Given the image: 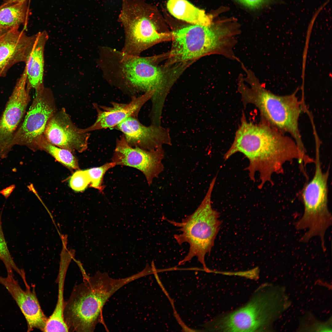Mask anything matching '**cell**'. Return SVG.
Wrapping results in <instances>:
<instances>
[{
	"instance_id": "cell-1",
	"label": "cell",
	"mask_w": 332,
	"mask_h": 332,
	"mask_svg": "<svg viewBox=\"0 0 332 332\" xmlns=\"http://www.w3.org/2000/svg\"><path fill=\"white\" fill-rule=\"evenodd\" d=\"M238 152L249 160L245 169L248 171L251 180L255 182V172H259V189L267 182L273 185L272 176L283 173L286 163L296 160L299 162L301 159L297 144L291 136L263 121L259 124L248 122L244 116L233 142L224 154V160Z\"/></svg>"
},
{
	"instance_id": "cell-2",
	"label": "cell",
	"mask_w": 332,
	"mask_h": 332,
	"mask_svg": "<svg viewBox=\"0 0 332 332\" xmlns=\"http://www.w3.org/2000/svg\"><path fill=\"white\" fill-rule=\"evenodd\" d=\"M83 282L73 288L68 301L65 302L63 317L69 331L93 332L97 325H105L102 316L104 305L121 287L143 277L142 271L119 279L110 277L106 272L97 271L93 276L79 267Z\"/></svg>"
},
{
	"instance_id": "cell-3",
	"label": "cell",
	"mask_w": 332,
	"mask_h": 332,
	"mask_svg": "<svg viewBox=\"0 0 332 332\" xmlns=\"http://www.w3.org/2000/svg\"><path fill=\"white\" fill-rule=\"evenodd\" d=\"M238 81V89L244 106L255 105L260 112L262 121L280 132L288 133L296 143L302 156L306 155L299 129L298 121L302 110L296 92L279 96L266 89L251 70Z\"/></svg>"
},
{
	"instance_id": "cell-4",
	"label": "cell",
	"mask_w": 332,
	"mask_h": 332,
	"mask_svg": "<svg viewBox=\"0 0 332 332\" xmlns=\"http://www.w3.org/2000/svg\"><path fill=\"white\" fill-rule=\"evenodd\" d=\"M239 32L236 27L221 22L209 26H189L172 33L170 54L177 61L190 60L208 54L238 61L234 49Z\"/></svg>"
},
{
	"instance_id": "cell-5",
	"label": "cell",
	"mask_w": 332,
	"mask_h": 332,
	"mask_svg": "<svg viewBox=\"0 0 332 332\" xmlns=\"http://www.w3.org/2000/svg\"><path fill=\"white\" fill-rule=\"evenodd\" d=\"M216 178L215 176L212 179L204 199L193 213L180 222L165 219L180 228L182 233L174 236L179 244L186 242L189 245L188 254L179 265L184 264L196 257L205 270L210 272L206 266L205 257L207 254L210 253L222 223L219 219V212L213 209L211 205V195Z\"/></svg>"
},
{
	"instance_id": "cell-6",
	"label": "cell",
	"mask_w": 332,
	"mask_h": 332,
	"mask_svg": "<svg viewBox=\"0 0 332 332\" xmlns=\"http://www.w3.org/2000/svg\"><path fill=\"white\" fill-rule=\"evenodd\" d=\"M315 172L312 179L305 185L301 198L304 206L302 217L294 223L297 230L307 229L300 240L307 243L312 237L318 236L321 244H325V233L332 225V215L328 206V180L329 167L323 172L320 160L319 150L315 152Z\"/></svg>"
},
{
	"instance_id": "cell-7",
	"label": "cell",
	"mask_w": 332,
	"mask_h": 332,
	"mask_svg": "<svg viewBox=\"0 0 332 332\" xmlns=\"http://www.w3.org/2000/svg\"><path fill=\"white\" fill-rule=\"evenodd\" d=\"M257 289L245 305L215 319L211 329L222 332L265 331L275 317V295L270 287Z\"/></svg>"
},
{
	"instance_id": "cell-8",
	"label": "cell",
	"mask_w": 332,
	"mask_h": 332,
	"mask_svg": "<svg viewBox=\"0 0 332 332\" xmlns=\"http://www.w3.org/2000/svg\"><path fill=\"white\" fill-rule=\"evenodd\" d=\"M146 12L140 0L123 1L118 19L123 26L125 34L123 52L138 56L143 50L169 37V34L157 31Z\"/></svg>"
},
{
	"instance_id": "cell-9",
	"label": "cell",
	"mask_w": 332,
	"mask_h": 332,
	"mask_svg": "<svg viewBox=\"0 0 332 332\" xmlns=\"http://www.w3.org/2000/svg\"><path fill=\"white\" fill-rule=\"evenodd\" d=\"M35 92L32 103L13 141V146H25L34 151L38 150L47 122L57 110L50 89L44 86Z\"/></svg>"
},
{
	"instance_id": "cell-10",
	"label": "cell",
	"mask_w": 332,
	"mask_h": 332,
	"mask_svg": "<svg viewBox=\"0 0 332 332\" xmlns=\"http://www.w3.org/2000/svg\"><path fill=\"white\" fill-rule=\"evenodd\" d=\"M30 90L27 88L26 74L24 70L18 80L0 118V158L7 156L14 146L15 133L30 100Z\"/></svg>"
},
{
	"instance_id": "cell-11",
	"label": "cell",
	"mask_w": 332,
	"mask_h": 332,
	"mask_svg": "<svg viewBox=\"0 0 332 332\" xmlns=\"http://www.w3.org/2000/svg\"><path fill=\"white\" fill-rule=\"evenodd\" d=\"M164 152L162 148L147 150L132 147L126 142L124 135L116 141L112 162L116 165L136 168L144 175L149 186L164 170L162 160Z\"/></svg>"
},
{
	"instance_id": "cell-12",
	"label": "cell",
	"mask_w": 332,
	"mask_h": 332,
	"mask_svg": "<svg viewBox=\"0 0 332 332\" xmlns=\"http://www.w3.org/2000/svg\"><path fill=\"white\" fill-rule=\"evenodd\" d=\"M121 74L131 85L145 92L152 91L158 96L166 89L165 79L161 70L149 59L121 53Z\"/></svg>"
},
{
	"instance_id": "cell-13",
	"label": "cell",
	"mask_w": 332,
	"mask_h": 332,
	"mask_svg": "<svg viewBox=\"0 0 332 332\" xmlns=\"http://www.w3.org/2000/svg\"><path fill=\"white\" fill-rule=\"evenodd\" d=\"M51 144L72 152H81L88 148L89 132H83L73 123L65 109L57 110L49 120L44 131Z\"/></svg>"
},
{
	"instance_id": "cell-14",
	"label": "cell",
	"mask_w": 332,
	"mask_h": 332,
	"mask_svg": "<svg viewBox=\"0 0 332 332\" xmlns=\"http://www.w3.org/2000/svg\"><path fill=\"white\" fill-rule=\"evenodd\" d=\"M0 284L7 289L15 301L26 321L27 331L37 329L43 331L48 318L43 312L34 288L30 289L27 283L23 290L13 274H7L6 277L0 276Z\"/></svg>"
},
{
	"instance_id": "cell-15",
	"label": "cell",
	"mask_w": 332,
	"mask_h": 332,
	"mask_svg": "<svg viewBox=\"0 0 332 332\" xmlns=\"http://www.w3.org/2000/svg\"><path fill=\"white\" fill-rule=\"evenodd\" d=\"M115 127L123 132L127 143L132 147L151 150L172 144L167 128L152 124L145 126L136 117H128Z\"/></svg>"
},
{
	"instance_id": "cell-16",
	"label": "cell",
	"mask_w": 332,
	"mask_h": 332,
	"mask_svg": "<svg viewBox=\"0 0 332 332\" xmlns=\"http://www.w3.org/2000/svg\"><path fill=\"white\" fill-rule=\"evenodd\" d=\"M18 29L9 30L0 37V77L20 62L26 63L32 50L37 34L27 35Z\"/></svg>"
},
{
	"instance_id": "cell-17",
	"label": "cell",
	"mask_w": 332,
	"mask_h": 332,
	"mask_svg": "<svg viewBox=\"0 0 332 332\" xmlns=\"http://www.w3.org/2000/svg\"><path fill=\"white\" fill-rule=\"evenodd\" d=\"M153 92L148 91L142 95L132 97L128 103H120L113 102L111 107L101 106V109L96 104L93 105L97 112V119L93 124L89 127L82 129L84 132L102 129L115 127L130 117H136L143 106L151 99Z\"/></svg>"
},
{
	"instance_id": "cell-18",
	"label": "cell",
	"mask_w": 332,
	"mask_h": 332,
	"mask_svg": "<svg viewBox=\"0 0 332 332\" xmlns=\"http://www.w3.org/2000/svg\"><path fill=\"white\" fill-rule=\"evenodd\" d=\"M36 39L32 50L26 63V86L30 90H36L44 86V53L49 36L45 31L36 34Z\"/></svg>"
},
{
	"instance_id": "cell-19",
	"label": "cell",
	"mask_w": 332,
	"mask_h": 332,
	"mask_svg": "<svg viewBox=\"0 0 332 332\" xmlns=\"http://www.w3.org/2000/svg\"><path fill=\"white\" fill-rule=\"evenodd\" d=\"M167 6L174 17L193 25L209 26L213 23L212 15L206 14L187 0H168Z\"/></svg>"
},
{
	"instance_id": "cell-20",
	"label": "cell",
	"mask_w": 332,
	"mask_h": 332,
	"mask_svg": "<svg viewBox=\"0 0 332 332\" xmlns=\"http://www.w3.org/2000/svg\"><path fill=\"white\" fill-rule=\"evenodd\" d=\"M70 261L65 258L61 259L58 276V294L56 305L54 310L46 324L45 330L49 332H66L68 327L63 317L64 307L63 292L65 279Z\"/></svg>"
},
{
	"instance_id": "cell-21",
	"label": "cell",
	"mask_w": 332,
	"mask_h": 332,
	"mask_svg": "<svg viewBox=\"0 0 332 332\" xmlns=\"http://www.w3.org/2000/svg\"><path fill=\"white\" fill-rule=\"evenodd\" d=\"M29 9L27 1L0 6V31L4 34L10 30L18 29L21 25L26 27Z\"/></svg>"
},
{
	"instance_id": "cell-22",
	"label": "cell",
	"mask_w": 332,
	"mask_h": 332,
	"mask_svg": "<svg viewBox=\"0 0 332 332\" xmlns=\"http://www.w3.org/2000/svg\"><path fill=\"white\" fill-rule=\"evenodd\" d=\"M39 150H44L48 153L57 161L69 168L77 169L78 168L77 160L73 152L51 144L45 137L39 144Z\"/></svg>"
},
{
	"instance_id": "cell-23",
	"label": "cell",
	"mask_w": 332,
	"mask_h": 332,
	"mask_svg": "<svg viewBox=\"0 0 332 332\" xmlns=\"http://www.w3.org/2000/svg\"><path fill=\"white\" fill-rule=\"evenodd\" d=\"M0 259L4 263L7 274H13V271H14L22 279L26 277L24 270L19 269L16 265L8 250L2 230L1 214L0 215Z\"/></svg>"
},
{
	"instance_id": "cell-24",
	"label": "cell",
	"mask_w": 332,
	"mask_h": 332,
	"mask_svg": "<svg viewBox=\"0 0 332 332\" xmlns=\"http://www.w3.org/2000/svg\"><path fill=\"white\" fill-rule=\"evenodd\" d=\"M115 165V164L112 162L107 163L99 167L87 169L90 179V186L100 192H102L105 187L103 184L104 176L108 170Z\"/></svg>"
},
{
	"instance_id": "cell-25",
	"label": "cell",
	"mask_w": 332,
	"mask_h": 332,
	"mask_svg": "<svg viewBox=\"0 0 332 332\" xmlns=\"http://www.w3.org/2000/svg\"><path fill=\"white\" fill-rule=\"evenodd\" d=\"M90 183V178L87 169L76 171L71 176L69 180V187L77 192L84 191Z\"/></svg>"
},
{
	"instance_id": "cell-26",
	"label": "cell",
	"mask_w": 332,
	"mask_h": 332,
	"mask_svg": "<svg viewBox=\"0 0 332 332\" xmlns=\"http://www.w3.org/2000/svg\"><path fill=\"white\" fill-rule=\"evenodd\" d=\"M249 8H258L273 0H235Z\"/></svg>"
},
{
	"instance_id": "cell-27",
	"label": "cell",
	"mask_w": 332,
	"mask_h": 332,
	"mask_svg": "<svg viewBox=\"0 0 332 332\" xmlns=\"http://www.w3.org/2000/svg\"><path fill=\"white\" fill-rule=\"evenodd\" d=\"M27 0H6L3 3L5 4H10L17 2H23Z\"/></svg>"
},
{
	"instance_id": "cell-28",
	"label": "cell",
	"mask_w": 332,
	"mask_h": 332,
	"mask_svg": "<svg viewBox=\"0 0 332 332\" xmlns=\"http://www.w3.org/2000/svg\"><path fill=\"white\" fill-rule=\"evenodd\" d=\"M3 34L0 31V37H1Z\"/></svg>"
}]
</instances>
